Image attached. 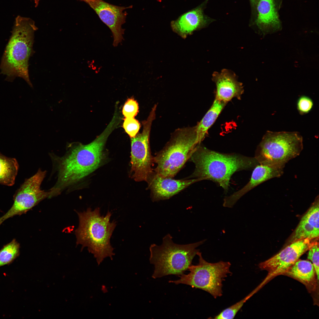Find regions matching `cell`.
I'll use <instances>...</instances> for the list:
<instances>
[{
    "mask_svg": "<svg viewBox=\"0 0 319 319\" xmlns=\"http://www.w3.org/2000/svg\"><path fill=\"white\" fill-rule=\"evenodd\" d=\"M121 119L114 114L104 130L86 145L72 144L69 153L62 159L58 179L53 188L60 193L62 188L79 181L96 170L103 159L104 146L108 137L119 125Z\"/></svg>",
    "mask_w": 319,
    "mask_h": 319,
    "instance_id": "6da1fadb",
    "label": "cell"
},
{
    "mask_svg": "<svg viewBox=\"0 0 319 319\" xmlns=\"http://www.w3.org/2000/svg\"><path fill=\"white\" fill-rule=\"evenodd\" d=\"M195 165L188 178H201L218 184L227 192L230 178L235 172L254 168L259 163L254 157L236 154H226L209 149L198 144L189 159Z\"/></svg>",
    "mask_w": 319,
    "mask_h": 319,
    "instance_id": "7a4b0ae2",
    "label": "cell"
},
{
    "mask_svg": "<svg viewBox=\"0 0 319 319\" xmlns=\"http://www.w3.org/2000/svg\"><path fill=\"white\" fill-rule=\"evenodd\" d=\"M38 28L33 20L19 16L16 18L12 35L6 47L0 65L1 73L12 82L23 78L31 87L29 74V60L34 52V34Z\"/></svg>",
    "mask_w": 319,
    "mask_h": 319,
    "instance_id": "3957f363",
    "label": "cell"
},
{
    "mask_svg": "<svg viewBox=\"0 0 319 319\" xmlns=\"http://www.w3.org/2000/svg\"><path fill=\"white\" fill-rule=\"evenodd\" d=\"M77 214L79 224L75 231L77 244L82 245V248L87 247L98 265L107 257L112 259L115 254L110 239L116 226V221H110L112 213L108 211L105 216L101 215L100 208H97L93 210L88 208Z\"/></svg>",
    "mask_w": 319,
    "mask_h": 319,
    "instance_id": "277c9868",
    "label": "cell"
},
{
    "mask_svg": "<svg viewBox=\"0 0 319 319\" xmlns=\"http://www.w3.org/2000/svg\"><path fill=\"white\" fill-rule=\"evenodd\" d=\"M206 240L179 245L174 243L172 236L168 234L163 238L161 245L152 244L149 247V261L154 267L152 277L156 279L169 275L180 276L184 274L199 251L196 248Z\"/></svg>",
    "mask_w": 319,
    "mask_h": 319,
    "instance_id": "5b68a950",
    "label": "cell"
},
{
    "mask_svg": "<svg viewBox=\"0 0 319 319\" xmlns=\"http://www.w3.org/2000/svg\"><path fill=\"white\" fill-rule=\"evenodd\" d=\"M198 144L195 126L178 130L153 157L157 164L154 171L162 176L173 178L189 160Z\"/></svg>",
    "mask_w": 319,
    "mask_h": 319,
    "instance_id": "8992f818",
    "label": "cell"
},
{
    "mask_svg": "<svg viewBox=\"0 0 319 319\" xmlns=\"http://www.w3.org/2000/svg\"><path fill=\"white\" fill-rule=\"evenodd\" d=\"M303 138L297 132L267 131L255 151L259 164L285 166L299 155L303 149Z\"/></svg>",
    "mask_w": 319,
    "mask_h": 319,
    "instance_id": "52a82bcc",
    "label": "cell"
},
{
    "mask_svg": "<svg viewBox=\"0 0 319 319\" xmlns=\"http://www.w3.org/2000/svg\"><path fill=\"white\" fill-rule=\"evenodd\" d=\"M198 263L191 265L187 274H183L179 279L170 281V283L176 284H183L202 289L216 298L222 295V282L228 274H231L230 262L221 261L216 263L209 262L203 258L201 253L198 252Z\"/></svg>",
    "mask_w": 319,
    "mask_h": 319,
    "instance_id": "ba28073f",
    "label": "cell"
},
{
    "mask_svg": "<svg viewBox=\"0 0 319 319\" xmlns=\"http://www.w3.org/2000/svg\"><path fill=\"white\" fill-rule=\"evenodd\" d=\"M156 107L154 106L147 120L142 122V132L131 138V177L137 182L147 180L154 171L153 157L150 151L149 138L151 125L155 118Z\"/></svg>",
    "mask_w": 319,
    "mask_h": 319,
    "instance_id": "9c48e42d",
    "label": "cell"
},
{
    "mask_svg": "<svg viewBox=\"0 0 319 319\" xmlns=\"http://www.w3.org/2000/svg\"><path fill=\"white\" fill-rule=\"evenodd\" d=\"M46 173L45 171L39 169L35 175L25 180L14 195L12 207L0 217V225L6 220L26 213L43 199L50 198V191L46 192L40 189Z\"/></svg>",
    "mask_w": 319,
    "mask_h": 319,
    "instance_id": "30bf717a",
    "label": "cell"
},
{
    "mask_svg": "<svg viewBox=\"0 0 319 319\" xmlns=\"http://www.w3.org/2000/svg\"><path fill=\"white\" fill-rule=\"evenodd\" d=\"M318 239H305L293 242L277 254L260 263L259 268L268 272L263 284L274 276L284 274Z\"/></svg>",
    "mask_w": 319,
    "mask_h": 319,
    "instance_id": "8fae6325",
    "label": "cell"
},
{
    "mask_svg": "<svg viewBox=\"0 0 319 319\" xmlns=\"http://www.w3.org/2000/svg\"><path fill=\"white\" fill-rule=\"evenodd\" d=\"M203 180L201 178L176 180L162 176L154 170L146 182L152 201L154 202L168 199L191 185Z\"/></svg>",
    "mask_w": 319,
    "mask_h": 319,
    "instance_id": "7c38bea8",
    "label": "cell"
},
{
    "mask_svg": "<svg viewBox=\"0 0 319 319\" xmlns=\"http://www.w3.org/2000/svg\"><path fill=\"white\" fill-rule=\"evenodd\" d=\"M132 7L131 6H118L100 0L92 8L111 30L113 38L114 47L117 46L123 39L124 30L121 26L125 22L127 14L123 11Z\"/></svg>",
    "mask_w": 319,
    "mask_h": 319,
    "instance_id": "4fadbf2b",
    "label": "cell"
},
{
    "mask_svg": "<svg viewBox=\"0 0 319 319\" xmlns=\"http://www.w3.org/2000/svg\"><path fill=\"white\" fill-rule=\"evenodd\" d=\"M284 167L275 165L259 164L253 168L251 178L242 188L223 199V206L232 208L243 196L255 187L271 179L281 177Z\"/></svg>",
    "mask_w": 319,
    "mask_h": 319,
    "instance_id": "5bb4252c",
    "label": "cell"
},
{
    "mask_svg": "<svg viewBox=\"0 0 319 319\" xmlns=\"http://www.w3.org/2000/svg\"><path fill=\"white\" fill-rule=\"evenodd\" d=\"M212 79L216 86L215 99L227 103L234 98L241 99L243 86L233 72L225 69L220 73L215 72Z\"/></svg>",
    "mask_w": 319,
    "mask_h": 319,
    "instance_id": "9a60e30c",
    "label": "cell"
},
{
    "mask_svg": "<svg viewBox=\"0 0 319 319\" xmlns=\"http://www.w3.org/2000/svg\"><path fill=\"white\" fill-rule=\"evenodd\" d=\"M319 198L315 199L312 205L302 217L289 240L290 243L305 239L318 238Z\"/></svg>",
    "mask_w": 319,
    "mask_h": 319,
    "instance_id": "2e32d148",
    "label": "cell"
},
{
    "mask_svg": "<svg viewBox=\"0 0 319 319\" xmlns=\"http://www.w3.org/2000/svg\"><path fill=\"white\" fill-rule=\"evenodd\" d=\"M207 22L201 6L190 10L172 21V30L182 37L185 38L194 31L205 26Z\"/></svg>",
    "mask_w": 319,
    "mask_h": 319,
    "instance_id": "e0dca14e",
    "label": "cell"
},
{
    "mask_svg": "<svg viewBox=\"0 0 319 319\" xmlns=\"http://www.w3.org/2000/svg\"><path fill=\"white\" fill-rule=\"evenodd\" d=\"M256 23L263 35L277 32L281 28L274 0H259Z\"/></svg>",
    "mask_w": 319,
    "mask_h": 319,
    "instance_id": "ac0fdd59",
    "label": "cell"
},
{
    "mask_svg": "<svg viewBox=\"0 0 319 319\" xmlns=\"http://www.w3.org/2000/svg\"><path fill=\"white\" fill-rule=\"evenodd\" d=\"M227 104L215 99L210 108L195 126L198 144H201L204 139L209 130L214 124Z\"/></svg>",
    "mask_w": 319,
    "mask_h": 319,
    "instance_id": "d6986e66",
    "label": "cell"
},
{
    "mask_svg": "<svg viewBox=\"0 0 319 319\" xmlns=\"http://www.w3.org/2000/svg\"><path fill=\"white\" fill-rule=\"evenodd\" d=\"M284 274L297 279L309 287L315 284L316 276L314 266L311 261L299 259Z\"/></svg>",
    "mask_w": 319,
    "mask_h": 319,
    "instance_id": "ffe728a7",
    "label": "cell"
},
{
    "mask_svg": "<svg viewBox=\"0 0 319 319\" xmlns=\"http://www.w3.org/2000/svg\"><path fill=\"white\" fill-rule=\"evenodd\" d=\"M19 165L15 158L8 157L0 152V184L9 186L14 183Z\"/></svg>",
    "mask_w": 319,
    "mask_h": 319,
    "instance_id": "44dd1931",
    "label": "cell"
},
{
    "mask_svg": "<svg viewBox=\"0 0 319 319\" xmlns=\"http://www.w3.org/2000/svg\"><path fill=\"white\" fill-rule=\"evenodd\" d=\"M20 245L13 239L0 250V267L12 263L19 254Z\"/></svg>",
    "mask_w": 319,
    "mask_h": 319,
    "instance_id": "7402d4cb",
    "label": "cell"
},
{
    "mask_svg": "<svg viewBox=\"0 0 319 319\" xmlns=\"http://www.w3.org/2000/svg\"><path fill=\"white\" fill-rule=\"evenodd\" d=\"M123 120V127L126 132L131 138L135 137L140 127L139 121L134 118H125Z\"/></svg>",
    "mask_w": 319,
    "mask_h": 319,
    "instance_id": "603a6c76",
    "label": "cell"
},
{
    "mask_svg": "<svg viewBox=\"0 0 319 319\" xmlns=\"http://www.w3.org/2000/svg\"><path fill=\"white\" fill-rule=\"evenodd\" d=\"M139 108L137 101L132 98H128L123 106V114L125 118H134L138 113Z\"/></svg>",
    "mask_w": 319,
    "mask_h": 319,
    "instance_id": "cb8c5ba5",
    "label": "cell"
},
{
    "mask_svg": "<svg viewBox=\"0 0 319 319\" xmlns=\"http://www.w3.org/2000/svg\"><path fill=\"white\" fill-rule=\"evenodd\" d=\"M307 258L311 261L315 271L317 279L319 280V243L316 241L308 250Z\"/></svg>",
    "mask_w": 319,
    "mask_h": 319,
    "instance_id": "d4e9b609",
    "label": "cell"
},
{
    "mask_svg": "<svg viewBox=\"0 0 319 319\" xmlns=\"http://www.w3.org/2000/svg\"><path fill=\"white\" fill-rule=\"evenodd\" d=\"M297 108L301 115L309 113L313 108V102L312 100L308 96L303 95L299 97L297 102Z\"/></svg>",
    "mask_w": 319,
    "mask_h": 319,
    "instance_id": "484cf974",
    "label": "cell"
},
{
    "mask_svg": "<svg viewBox=\"0 0 319 319\" xmlns=\"http://www.w3.org/2000/svg\"><path fill=\"white\" fill-rule=\"evenodd\" d=\"M83 1L88 4L92 8L100 0H79Z\"/></svg>",
    "mask_w": 319,
    "mask_h": 319,
    "instance_id": "4316f807",
    "label": "cell"
},
{
    "mask_svg": "<svg viewBox=\"0 0 319 319\" xmlns=\"http://www.w3.org/2000/svg\"><path fill=\"white\" fill-rule=\"evenodd\" d=\"M35 4V6L37 7L39 4V2L40 0H33Z\"/></svg>",
    "mask_w": 319,
    "mask_h": 319,
    "instance_id": "83f0119b",
    "label": "cell"
},
{
    "mask_svg": "<svg viewBox=\"0 0 319 319\" xmlns=\"http://www.w3.org/2000/svg\"><path fill=\"white\" fill-rule=\"evenodd\" d=\"M251 0L254 3H255V4L257 3V2H258V1H259V0Z\"/></svg>",
    "mask_w": 319,
    "mask_h": 319,
    "instance_id": "f1b7e54d",
    "label": "cell"
}]
</instances>
